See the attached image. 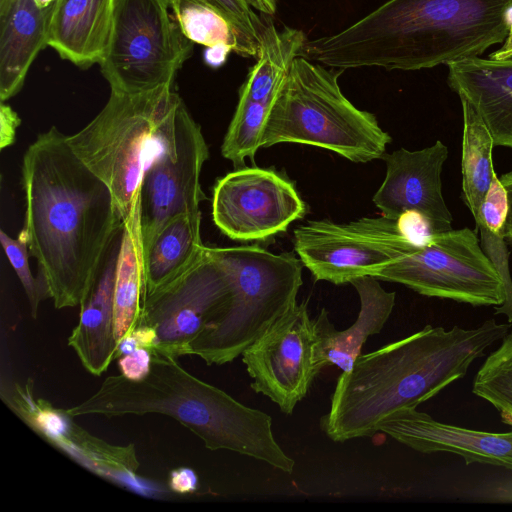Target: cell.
I'll use <instances>...</instances> for the list:
<instances>
[{
	"label": "cell",
	"mask_w": 512,
	"mask_h": 512,
	"mask_svg": "<svg viewBox=\"0 0 512 512\" xmlns=\"http://www.w3.org/2000/svg\"><path fill=\"white\" fill-rule=\"evenodd\" d=\"M509 328L510 324L494 319L474 328L427 325L361 354L337 379L330 409L320 420L321 430L334 442L374 436L396 412L416 408L464 377Z\"/></svg>",
	"instance_id": "3957f363"
},
{
	"label": "cell",
	"mask_w": 512,
	"mask_h": 512,
	"mask_svg": "<svg viewBox=\"0 0 512 512\" xmlns=\"http://www.w3.org/2000/svg\"><path fill=\"white\" fill-rule=\"evenodd\" d=\"M231 284L225 271L208 254L175 281L147 295L139 324L152 328V352L178 359L189 355L190 344L227 307Z\"/></svg>",
	"instance_id": "8fae6325"
},
{
	"label": "cell",
	"mask_w": 512,
	"mask_h": 512,
	"mask_svg": "<svg viewBox=\"0 0 512 512\" xmlns=\"http://www.w3.org/2000/svg\"><path fill=\"white\" fill-rule=\"evenodd\" d=\"M343 71L296 58L273 100L262 148L299 143L355 163L382 158L391 137L372 113L358 109L342 93L338 78Z\"/></svg>",
	"instance_id": "8992f818"
},
{
	"label": "cell",
	"mask_w": 512,
	"mask_h": 512,
	"mask_svg": "<svg viewBox=\"0 0 512 512\" xmlns=\"http://www.w3.org/2000/svg\"><path fill=\"white\" fill-rule=\"evenodd\" d=\"M376 278L403 284L421 295L473 306L496 307L505 301L499 273L477 234L467 227L435 233L421 246L409 244Z\"/></svg>",
	"instance_id": "9c48e42d"
},
{
	"label": "cell",
	"mask_w": 512,
	"mask_h": 512,
	"mask_svg": "<svg viewBox=\"0 0 512 512\" xmlns=\"http://www.w3.org/2000/svg\"><path fill=\"white\" fill-rule=\"evenodd\" d=\"M56 4L45 9L39 8L34 0H7L0 4L1 102L21 90L34 59L48 46Z\"/></svg>",
	"instance_id": "ffe728a7"
},
{
	"label": "cell",
	"mask_w": 512,
	"mask_h": 512,
	"mask_svg": "<svg viewBox=\"0 0 512 512\" xmlns=\"http://www.w3.org/2000/svg\"><path fill=\"white\" fill-rule=\"evenodd\" d=\"M168 486L176 493H192L198 487V477L190 468H178L170 473Z\"/></svg>",
	"instance_id": "e575fe53"
},
{
	"label": "cell",
	"mask_w": 512,
	"mask_h": 512,
	"mask_svg": "<svg viewBox=\"0 0 512 512\" xmlns=\"http://www.w3.org/2000/svg\"><path fill=\"white\" fill-rule=\"evenodd\" d=\"M463 115L462 135V193L463 200L474 219L495 173L492 162V135L474 108L460 98Z\"/></svg>",
	"instance_id": "484cf974"
},
{
	"label": "cell",
	"mask_w": 512,
	"mask_h": 512,
	"mask_svg": "<svg viewBox=\"0 0 512 512\" xmlns=\"http://www.w3.org/2000/svg\"><path fill=\"white\" fill-rule=\"evenodd\" d=\"M511 57H512V56H511ZM511 57H510V58H511Z\"/></svg>",
	"instance_id": "b9f144b4"
},
{
	"label": "cell",
	"mask_w": 512,
	"mask_h": 512,
	"mask_svg": "<svg viewBox=\"0 0 512 512\" xmlns=\"http://www.w3.org/2000/svg\"><path fill=\"white\" fill-rule=\"evenodd\" d=\"M206 250L227 274L232 292L225 310L190 344L189 355L223 365L297 303L303 264L291 253L274 254L256 245Z\"/></svg>",
	"instance_id": "52a82bcc"
},
{
	"label": "cell",
	"mask_w": 512,
	"mask_h": 512,
	"mask_svg": "<svg viewBox=\"0 0 512 512\" xmlns=\"http://www.w3.org/2000/svg\"><path fill=\"white\" fill-rule=\"evenodd\" d=\"M250 5L261 13L272 16L277 10V0H248Z\"/></svg>",
	"instance_id": "74e56055"
},
{
	"label": "cell",
	"mask_w": 512,
	"mask_h": 512,
	"mask_svg": "<svg viewBox=\"0 0 512 512\" xmlns=\"http://www.w3.org/2000/svg\"><path fill=\"white\" fill-rule=\"evenodd\" d=\"M379 431L421 453L448 452L462 457L467 465L482 463L512 470V431L493 433L446 424L416 408L396 412Z\"/></svg>",
	"instance_id": "2e32d148"
},
{
	"label": "cell",
	"mask_w": 512,
	"mask_h": 512,
	"mask_svg": "<svg viewBox=\"0 0 512 512\" xmlns=\"http://www.w3.org/2000/svg\"><path fill=\"white\" fill-rule=\"evenodd\" d=\"M201 211L182 213L166 222L144 250L146 296L184 274L204 252Z\"/></svg>",
	"instance_id": "603a6c76"
},
{
	"label": "cell",
	"mask_w": 512,
	"mask_h": 512,
	"mask_svg": "<svg viewBox=\"0 0 512 512\" xmlns=\"http://www.w3.org/2000/svg\"><path fill=\"white\" fill-rule=\"evenodd\" d=\"M170 7L173 0H161ZM223 14L243 37L257 51L265 28L248 0H200Z\"/></svg>",
	"instance_id": "1f68e13d"
},
{
	"label": "cell",
	"mask_w": 512,
	"mask_h": 512,
	"mask_svg": "<svg viewBox=\"0 0 512 512\" xmlns=\"http://www.w3.org/2000/svg\"><path fill=\"white\" fill-rule=\"evenodd\" d=\"M232 50L225 45L207 47L204 52V60L207 65L217 68L226 62L228 54Z\"/></svg>",
	"instance_id": "8d00e7d4"
},
{
	"label": "cell",
	"mask_w": 512,
	"mask_h": 512,
	"mask_svg": "<svg viewBox=\"0 0 512 512\" xmlns=\"http://www.w3.org/2000/svg\"><path fill=\"white\" fill-rule=\"evenodd\" d=\"M115 1L59 0L47 45L79 67L100 64L111 37Z\"/></svg>",
	"instance_id": "44dd1931"
},
{
	"label": "cell",
	"mask_w": 512,
	"mask_h": 512,
	"mask_svg": "<svg viewBox=\"0 0 512 512\" xmlns=\"http://www.w3.org/2000/svg\"><path fill=\"white\" fill-rule=\"evenodd\" d=\"M6 1H7V0H0V4L4 3V2H6Z\"/></svg>",
	"instance_id": "60d3db41"
},
{
	"label": "cell",
	"mask_w": 512,
	"mask_h": 512,
	"mask_svg": "<svg viewBox=\"0 0 512 512\" xmlns=\"http://www.w3.org/2000/svg\"><path fill=\"white\" fill-rule=\"evenodd\" d=\"M58 1L59 0H34L35 4L41 9L54 6Z\"/></svg>",
	"instance_id": "ab89813d"
},
{
	"label": "cell",
	"mask_w": 512,
	"mask_h": 512,
	"mask_svg": "<svg viewBox=\"0 0 512 512\" xmlns=\"http://www.w3.org/2000/svg\"><path fill=\"white\" fill-rule=\"evenodd\" d=\"M122 232L113 241L86 297L80 304L78 324L68 345L83 367L100 376L115 360L117 341L114 333V288Z\"/></svg>",
	"instance_id": "d6986e66"
},
{
	"label": "cell",
	"mask_w": 512,
	"mask_h": 512,
	"mask_svg": "<svg viewBox=\"0 0 512 512\" xmlns=\"http://www.w3.org/2000/svg\"><path fill=\"white\" fill-rule=\"evenodd\" d=\"M307 40L302 30L292 27L278 30L266 20L257 61L239 90V100H274Z\"/></svg>",
	"instance_id": "cb8c5ba5"
},
{
	"label": "cell",
	"mask_w": 512,
	"mask_h": 512,
	"mask_svg": "<svg viewBox=\"0 0 512 512\" xmlns=\"http://www.w3.org/2000/svg\"><path fill=\"white\" fill-rule=\"evenodd\" d=\"M472 391L491 403L504 422L512 425V331L482 364Z\"/></svg>",
	"instance_id": "f1b7e54d"
},
{
	"label": "cell",
	"mask_w": 512,
	"mask_h": 512,
	"mask_svg": "<svg viewBox=\"0 0 512 512\" xmlns=\"http://www.w3.org/2000/svg\"><path fill=\"white\" fill-rule=\"evenodd\" d=\"M146 298L140 212L125 222L114 288V333L118 342L140 323Z\"/></svg>",
	"instance_id": "d4e9b609"
},
{
	"label": "cell",
	"mask_w": 512,
	"mask_h": 512,
	"mask_svg": "<svg viewBox=\"0 0 512 512\" xmlns=\"http://www.w3.org/2000/svg\"><path fill=\"white\" fill-rule=\"evenodd\" d=\"M183 100L172 85L110 93L103 109L67 135L76 156L110 189L125 224L140 212V186L159 159L176 153V113Z\"/></svg>",
	"instance_id": "5b68a950"
},
{
	"label": "cell",
	"mask_w": 512,
	"mask_h": 512,
	"mask_svg": "<svg viewBox=\"0 0 512 512\" xmlns=\"http://www.w3.org/2000/svg\"><path fill=\"white\" fill-rule=\"evenodd\" d=\"M447 83L484 121L495 146L512 149V57L452 62Z\"/></svg>",
	"instance_id": "ac0fdd59"
},
{
	"label": "cell",
	"mask_w": 512,
	"mask_h": 512,
	"mask_svg": "<svg viewBox=\"0 0 512 512\" xmlns=\"http://www.w3.org/2000/svg\"><path fill=\"white\" fill-rule=\"evenodd\" d=\"M499 179L506 190L508 201V210L503 235L507 243L512 245V170L503 174Z\"/></svg>",
	"instance_id": "d590c367"
},
{
	"label": "cell",
	"mask_w": 512,
	"mask_h": 512,
	"mask_svg": "<svg viewBox=\"0 0 512 512\" xmlns=\"http://www.w3.org/2000/svg\"><path fill=\"white\" fill-rule=\"evenodd\" d=\"M21 123L18 114L5 102L0 105V148L11 146L16 140V132Z\"/></svg>",
	"instance_id": "836d02e7"
},
{
	"label": "cell",
	"mask_w": 512,
	"mask_h": 512,
	"mask_svg": "<svg viewBox=\"0 0 512 512\" xmlns=\"http://www.w3.org/2000/svg\"><path fill=\"white\" fill-rule=\"evenodd\" d=\"M65 411L70 417L165 415L187 427L211 451L229 450L287 474L294 471L295 461L276 441L267 413L192 375L176 358L155 352L144 379L107 377L90 397Z\"/></svg>",
	"instance_id": "277c9868"
},
{
	"label": "cell",
	"mask_w": 512,
	"mask_h": 512,
	"mask_svg": "<svg viewBox=\"0 0 512 512\" xmlns=\"http://www.w3.org/2000/svg\"><path fill=\"white\" fill-rule=\"evenodd\" d=\"M313 320L306 302L296 303L242 353L251 388L267 396L286 415L308 393L318 375Z\"/></svg>",
	"instance_id": "4fadbf2b"
},
{
	"label": "cell",
	"mask_w": 512,
	"mask_h": 512,
	"mask_svg": "<svg viewBox=\"0 0 512 512\" xmlns=\"http://www.w3.org/2000/svg\"><path fill=\"white\" fill-rule=\"evenodd\" d=\"M512 56V35H508L503 45L496 51L492 52L488 58L501 60Z\"/></svg>",
	"instance_id": "f35d334b"
},
{
	"label": "cell",
	"mask_w": 512,
	"mask_h": 512,
	"mask_svg": "<svg viewBox=\"0 0 512 512\" xmlns=\"http://www.w3.org/2000/svg\"><path fill=\"white\" fill-rule=\"evenodd\" d=\"M24 232L57 309L80 305L124 222L109 187L52 126L23 155Z\"/></svg>",
	"instance_id": "6da1fadb"
},
{
	"label": "cell",
	"mask_w": 512,
	"mask_h": 512,
	"mask_svg": "<svg viewBox=\"0 0 512 512\" xmlns=\"http://www.w3.org/2000/svg\"><path fill=\"white\" fill-rule=\"evenodd\" d=\"M480 232L479 242L481 248L492 265L499 273L505 291V301L495 307V314L505 315L512 322V277L509 271V251L507 241L503 235V229L488 228L477 225Z\"/></svg>",
	"instance_id": "4dcf8cb0"
},
{
	"label": "cell",
	"mask_w": 512,
	"mask_h": 512,
	"mask_svg": "<svg viewBox=\"0 0 512 512\" xmlns=\"http://www.w3.org/2000/svg\"><path fill=\"white\" fill-rule=\"evenodd\" d=\"M412 243L398 220L361 218L347 224L310 221L294 231V249L316 281L335 285L378 273Z\"/></svg>",
	"instance_id": "30bf717a"
},
{
	"label": "cell",
	"mask_w": 512,
	"mask_h": 512,
	"mask_svg": "<svg viewBox=\"0 0 512 512\" xmlns=\"http://www.w3.org/2000/svg\"><path fill=\"white\" fill-rule=\"evenodd\" d=\"M305 213L306 204L295 185L272 169L238 168L218 179L213 188V222L232 240L268 239Z\"/></svg>",
	"instance_id": "7c38bea8"
},
{
	"label": "cell",
	"mask_w": 512,
	"mask_h": 512,
	"mask_svg": "<svg viewBox=\"0 0 512 512\" xmlns=\"http://www.w3.org/2000/svg\"><path fill=\"white\" fill-rule=\"evenodd\" d=\"M118 366L122 376L127 379L139 381L150 372L152 363V351L145 347H139L135 351L120 356Z\"/></svg>",
	"instance_id": "d6a6232c"
},
{
	"label": "cell",
	"mask_w": 512,
	"mask_h": 512,
	"mask_svg": "<svg viewBox=\"0 0 512 512\" xmlns=\"http://www.w3.org/2000/svg\"><path fill=\"white\" fill-rule=\"evenodd\" d=\"M512 0H388L347 28L307 40L323 66L415 71L480 57L503 43Z\"/></svg>",
	"instance_id": "7a4b0ae2"
},
{
	"label": "cell",
	"mask_w": 512,
	"mask_h": 512,
	"mask_svg": "<svg viewBox=\"0 0 512 512\" xmlns=\"http://www.w3.org/2000/svg\"><path fill=\"white\" fill-rule=\"evenodd\" d=\"M350 284L360 299V311L356 321L345 330H337L322 308L313 320V357L317 370L334 365L343 372L349 370L361 355L367 339L378 334L388 321L394 306L395 292L386 291L378 279L365 276L354 279Z\"/></svg>",
	"instance_id": "e0dca14e"
},
{
	"label": "cell",
	"mask_w": 512,
	"mask_h": 512,
	"mask_svg": "<svg viewBox=\"0 0 512 512\" xmlns=\"http://www.w3.org/2000/svg\"><path fill=\"white\" fill-rule=\"evenodd\" d=\"M170 7L182 33L193 43L225 45L241 56H257L231 22L210 5L200 0H173Z\"/></svg>",
	"instance_id": "4316f807"
},
{
	"label": "cell",
	"mask_w": 512,
	"mask_h": 512,
	"mask_svg": "<svg viewBox=\"0 0 512 512\" xmlns=\"http://www.w3.org/2000/svg\"><path fill=\"white\" fill-rule=\"evenodd\" d=\"M0 241L8 260L26 293L31 316L36 319L40 302L49 297V294L43 280L39 276L37 278L34 277L31 272L29 265L30 252L26 236L21 230L18 237L15 239L8 235L4 230H1Z\"/></svg>",
	"instance_id": "f546056e"
},
{
	"label": "cell",
	"mask_w": 512,
	"mask_h": 512,
	"mask_svg": "<svg viewBox=\"0 0 512 512\" xmlns=\"http://www.w3.org/2000/svg\"><path fill=\"white\" fill-rule=\"evenodd\" d=\"M176 153L157 160L140 186V230L145 250L171 218L199 212L206 200L200 175L209 150L200 125L182 101L175 121Z\"/></svg>",
	"instance_id": "5bb4252c"
},
{
	"label": "cell",
	"mask_w": 512,
	"mask_h": 512,
	"mask_svg": "<svg viewBox=\"0 0 512 512\" xmlns=\"http://www.w3.org/2000/svg\"><path fill=\"white\" fill-rule=\"evenodd\" d=\"M192 50L161 0H116L101 72L112 92L150 91L172 85Z\"/></svg>",
	"instance_id": "ba28073f"
},
{
	"label": "cell",
	"mask_w": 512,
	"mask_h": 512,
	"mask_svg": "<svg viewBox=\"0 0 512 512\" xmlns=\"http://www.w3.org/2000/svg\"><path fill=\"white\" fill-rule=\"evenodd\" d=\"M448 153L447 146L437 140L420 150L400 148L384 154L386 176L372 199L382 217L398 220L406 212L417 211L431 220L436 233L451 230L452 215L441 183Z\"/></svg>",
	"instance_id": "9a60e30c"
},
{
	"label": "cell",
	"mask_w": 512,
	"mask_h": 512,
	"mask_svg": "<svg viewBox=\"0 0 512 512\" xmlns=\"http://www.w3.org/2000/svg\"><path fill=\"white\" fill-rule=\"evenodd\" d=\"M13 407L21 410L23 418L39 434L55 442L76 458H85V450L93 456L98 470L132 473L138 467L133 446H113L92 437L81 428L73 425L65 410H56L38 399L34 402L31 394L26 395L22 388H16Z\"/></svg>",
	"instance_id": "7402d4cb"
},
{
	"label": "cell",
	"mask_w": 512,
	"mask_h": 512,
	"mask_svg": "<svg viewBox=\"0 0 512 512\" xmlns=\"http://www.w3.org/2000/svg\"><path fill=\"white\" fill-rule=\"evenodd\" d=\"M272 101L239 100L224 137L221 153L236 169L245 165L246 158L253 159L262 148V137Z\"/></svg>",
	"instance_id": "83f0119b"
}]
</instances>
